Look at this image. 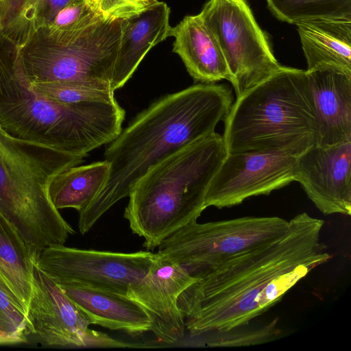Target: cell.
<instances>
[{
    "instance_id": "obj_1",
    "label": "cell",
    "mask_w": 351,
    "mask_h": 351,
    "mask_svg": "<svg viewBox=\"0 0 351 351\" xmlns=\"http://www.w3.org/2000/svg\"><path fill=\"white\" fill-rule=\"evenodd\" d=\"M286 232L195 275L178 307L191 336L221 333L248 324L302 278L331 258L321 241L324 221L306 213Z\"/></svg>"
},
{
    "instance_id": "obj_2",
    "label": "cell",
    "mask_w": 351,
    "mask_h": 351,
    "mask_svg": "<svg viewBox=\"0 0 351 351\" xmlns=\"http://www.w3.org/2000/svg\"><path fill=\"white\" fill-rule=\"evenodd\" d=\"M234 100L224 84L197 82L153 102L126 126L104 153L105 183L79 213L78 230L88 232L150 169L183 147L215 132Z\"/></svg>"
},
{
    "instance_id": "obj_3",
    "label": "cell",
    "mask_w": 351,
    "mask_h": 351,
    "mask_svg": "<svg viewBox=\"0 0 351 351\" xmlns=\"http://www.w3.org/2000/svg\"><path fill=\"white\" fill-rule=\"evenodd\" d=\"M18 48L0 33V128L8 135L82 157L120 134L117 101L63 104L36 91L21 70Z\"/></svg>"
},
{
    "instance_id": "obj_4",
    "label": "cell",
    "mask_w": 351,
    "mask_h": 351,
    "mask_svg": "<svg viewBox=\"0 0 351 351\" xmlns=\"http://www.w3.org/2000/svg\"><path fill=\"white\" fill-rule=\"evenodd\" d=\"M226 154L223 136L215 132L167 157L135 183L123 215L147 251L197 221Z\"/></svg>"
},
{
    "instance_id": "obj_5",
    "label": "cell",
    "mask_w": 351,
    "mask_h": 351,
    "mask_svg": "<svg viewBox=\"0 0 351 351\" xmlns=\"http://www.w3.org/2000/svg\"><path fill=\"white\" fill-rule=\"evenodd\" d=\"M224 122L227 153L298 157L316 145L317 117L306 70L281 66L237 97Z\"/></svg>"
},
{
    "instance_id": "obj_6",
    "label": "cell",
    "mask_w": 351,
    "mask_h": 351,
    "mask_svg": "<svg viewBox=\"0 0 351 351\" xmlns=\"http://www.w3.org/2000/svg\"><path fill=\"white\" fill-rule=\"evenodd\" d=\"M83 158L0 129V211L35 258L45 247L64 245L75 233L52 204L49 186L54 176Z\"/></svg>"
},
{
    "instance_id": "obj_7",
    "label": "cell",
    "mask_w": 351,
    "mask_h": 351,
    "mask_svg": "<svg viewBox=\"0 0 351 351\" xmlns=\"http://www.w3.org/2000/svg\"><path fill=\"white\" fill-rule=\"evenodd\" d=\"M125 24L126 20L99 19L73 34L40 27L18 48L19 67L30 84L73 82L112 90V73Z\"/></svg>"
},
{
    "instance_id": "obj_8",
    "label": "cell",
    "mask_w": 351,
    "mask_h": 351,
    "mask_svg": "<svg viewBox=\"0 0 351 351\" xmlns=\"http://www.w3.org/2000/svg\"><path fill=\"white\" fill-rule=\"evenodd\" d=\"M199 15L220 48L237 97L281 67L246 0H208Z\"/></svg>"
},
{
    "instance_id": "obj_9",
    "label": "cell",
    "mask_w": 351,
    "mask_h": 351,
    "mask_svg": "<svg viewBox=\"0 0 351 351\" xmlns=\"http://www.w3.org/2000/svg\"><path fill=\"white\" fill-rule=\"evenodd\" d=\"M278 217H243L188 224L158 247L194 276L199 271L249 248L276 239L289 227Z\"/></svg>"
},
{
    "instance_id": "obj_10",
    "label": "cell",
    "mask_w": 351,
    "mask_h": 351,
    "mask_svg": "<svg viewBox=\"0 0 351 351\" xmlns=\"http://www.w3.org/2000/svg\"><path fill=\"white\" fill-rule=\"evenodd\" d=\"M156 256L151 251L125 253L51 245L36 256L35 265L58 284H78L126 294L143 278Z\"/></svg>"
},
{
    "instance_id": "obj_11",
    "label": "cell",
    "mask_w": 351,
    "mask_h": 351,
    "mask_svg": "<svg viewBox=\"0 0 351 351\" xmlns=\"http://www.w3.org/2000/svg\"><path fill=\"white\" fill-rule=\"evenodd\" d=\"M297 157L271 152L227 153L205 197V206L218 208L269 195L295 181Z\"/></svg>"
},
{
    "instance_id": "obj_12",
    "label": "cell",
    "mask_w": 351,
    "mask_h": 351,
    "mask_svg": "<svg viewBox=\"0 0 351 351\" xmlns=\"http://www.w3.org/2000/svg\"><path fill=\"white\" fill-rule=\"evenodd\" d=\"M27 335L47 346L100 347L105 334L88 328L90 319L49 276L34 266V289Z\"/></svg>"
},
{
    "instance_id": "obj_13",
    "label": "cell",
    "mask_w": 351,
    "mask_h": 351,
    "mask_svg": "<svg viewBox=\"0 0 351 351\" xmlns=\"http://www.w3.org/2000/svg\"><path fill=\"white\" fill-rule=\"evenodd\" d=\"M196 280L184 267L157 252L146 275L130 284L126 295L147 313L152 322L150 331L158 339L173 343L184 338L186 330L179 297Z\"/></svg>"
},
{
    "instance_id": "obj_14",
    "label": "cell",
    "mask_w": 351,
    "mask_h": 351,
    "mask_svg": "<svg viewBox=\"0 0 351 351\" xmlns=\"http://www.w3.org/2000/svg\"><path fill=\"white\" fill-rule=\"evenodd\" d=\"M295 181L324 215L351 214V141L315 145L296 158Z\"/></svg>"
},
{
    "instance_id": "obj_15",
    "label": "cell",
    "mask_w": 351,
    "mask_h": 351,
    "mask_svg": "<svg viewBox=\"0 0 351 351\" xmlns=\"http://www.w3.org/2000/svg\"><path fill=\"white\" fill-rule=\"evenodd\" d=\"M306 72L317 117L316 145L351 141V74L331 69Z\"/></svg>"
},
{
    "instance_id": "obj_16",
    "label": "cell",
    "mask_w": 351,
    "mask_h": 351,
    "mask_svg": "<svg viewBox=\"0 0 351 351\" xmlns=\"http://www.w3.org/2000/svg\"><path fill=\"white\" fill-rule=\"evenodd\" d=\"M92 324L130 335L150 331L145 311L126 294L78 284H58Z\"/></svg>"
},
{
    "instance_id": "obj_17",
    "label": "cell",
    "mask_w": 351,
    "mask_h": 351,
    "mask_svg": "<svg viewBox=\"0 0 351 351\" xmlns=\"http://www.w3.org/2000/svg\"><path fill=\"white\" fill-rule=\"evenodd\" d=\"M170 8L158 1L145 11L126 20L112 73V90L132 77L147 52L169 36Z\"/></svg>"
},
{
    "instance_id": "obj_18",
    "label": "cell",
    "mask_w": 351,
    "mask_h": 351,
    "mask_svg": "<svg viewBox=\"0 0 351 351\" xmlns=\"http://www.w3.org/2000/svg\"><path fill=\"white\" fill-rule=\"evenodd\" d=\"M173 52L177 53L196 82L230 80L228 68L214 36L198 14L188 15L173 27Z\"/></svg>"
},
{
    "instance_id": "obj_19",
    "label": "cell",
    "mask_w": 351,
    "mask_h": 351,
    "mask_svg": "<svg viewBox=\"0 0 351 351\" xmlns=\"http://www.w3.org/2000/svg\"><path fill=\"white\" fill-rule=\"evenodd\" d=\"M309 71L331 69L351 74V19H313L297 23Z\"/></svg>"
},
{
    "instance_id": "obj_20",
    "label": "cell",
    "mask_w": 351,
    "mask_h": 351,
    "mask_svg": "<svg viewBox=\"0 0 351 351\" xmlns=\"http://www.w3.org/2000/svg\"><path fill=\"white\" fill-rule=\"evenodd\" d=\"M35 259L16 229L0 211V282L26 319L34 289Z\"/></svg>"
},
{
    "instance_id": "obj_21",
    "label": "cell",
    "mask_w": 351,
    "mask_h": 351,
    "mask_svg": "<svg viewBox=\"0 0 351 351\" xmlns=\"http://www.w3.org/2000/svg\"><path fill=\"white\" fill-rule=\"evenodd\" d=\"M109 163L99 161L83 166L69 167L53 177L49 186V195L58 210L85 209L98 194L106 180Z\"/></svg>"
},
{
    "instance_id": "obj_22",
    "label": "cell",
    "mask_w": 351,
    "mask_h": 351,
    "mask_svg": "<svg viewBox=\"0 0 351 351\" xmlns=\"http://www.w3.org/2000/svg\"><path fill=\"white\" fill-rule=\"evenodd\" d=\"M71 0H0V33L17 48Z\"/></svg>"
},
{
    "instance_id": "obj_23",
    "label": "cell",
    "mask_w": 351,
    "mask_h": 351,
    "mask_svg": "<svg viewBox=\"0 0 351 351\" xmlns=\"http://www.w3.org/2000/svg\"><path fill=\"white\" fill-rule=\"evenodd\" d=\"M280 21L296 24L313 19H351V0H266Z\"/></svg>"
},
{
    "instance_id": "obj_24",
    "label": "cell",
    "mask_w": 351,
    "mask_h": 351,
    "mask_svg": "<svg viewBox=\"0 0 351 351\" xmlns=\"http://www.w3.org/2000/svg\"><path fill=\"white\" fill-rule=\"evenodd\" d=\"M40 94L63 104L117 101L112 89L95 87L73 82H51L30 84Z\"/></svg>"
},
{
    "instance_id": "obj_25",
    "label": "cell",
    "mask_w": 351,
    "mask_h": 351,
    "mask_svg": "<svg viewBox=\"0 0 351 351\" xmlns=\"http://www.w3.org/2000/svg\"><path fill=\"white\" fill-rule=\"evenodd\" d=\"M87 0H71L47 26L51 31L71 34L81 32L99 20Z\"/></svg>"
},
{
    "instance_id": "obj_26",
    "label": "cell",
    "mask_w": 351,
    "mask_h": 351,
    "mask_svg": "<svg viewBox=\"0 0 351 351\" xmlns=\"http://www.w3.org/2000/svg\"><path fill=\"white\" fill-rule=\"evenodd\" d=\"M94 13L104 21L127 20L138 15L158 0H87Z\"/></svg>"
},
{
    "instance_id": "obj_27",
    "label": "cell",
    "mask_w": 351,
    "mask_h": 351,
    "mask_svg": "<svg viewBox=\"0 0 351 351\" xmlns=\"http://www.w3.org/2000/svg\"><path fill=\"white\" fill-rule=\"evenodd\" d=\"M276 321L273 320L269 324L258 329L239 331L237 333L234 330H230L232 332L231 335L228 332H223L226 334V337L222 335L219 341L211 343V345L214 346H241L264 343L276 335Z\"/></svg>"
},
{
    "instance_id": "obj_28",
    "label": "cell",
    "mask_w": 351,
    "mask_h": 351,
    "mask_svg": "<svg viewBox=\"0 0 351 351\" xmlns=\"http://www.w3.org/2000/svg\"><path fill=\"white\" fill-rule=\"evenodd\" d=\"M0 310L16 328L27 335V321L25 314L5 291L0 282Z\"/></svg>"
},
{
    "instance_id": "obj_29",
    "label": "cell",
    "mask_w": 351,
    "mask_h": 351,
    "mask_svg": "<svg viewBox=\"0 0 351 351\" xmlns=\"http://www.w3.org/2000/svg\"><path fill=\"white\" fill-rule=\"evenodd\" d=\"M26 341V335L23 332H7L0 331V345L16 344L23 343Z\"/></svg>"
},
{
    "instance_id": "obj_30",
    "label": "cell",
    "mask_w": 351,
    "mask_h": 351,
    "mask_svg": "<svg viewBox=\"0 0 351 351\" xmlns=\"http://www.w3.org/2000/svg\"><path fill=\"white\" fill-rule=\"evenodd\" d=\"M0 331L7 332H20L9 318L0 310ZM24 333V332H23ZM25 334V333H24Z\"/></svg>"
}]
</instances>
